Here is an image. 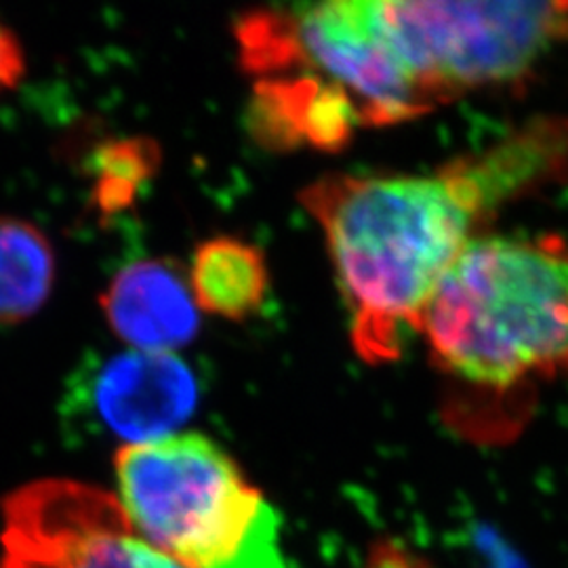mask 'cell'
<instances>
[{
  "instance_id": "1",
  "label": "cell",
  "mask_w": 568,
  "mask_h": 568,
  "mask_svg": "<svg viewBox=\"0 0 568 568\" xmlns=\"http://www.w3.org/2000/svg\"><path fill=\"white\" fill-rule=\"evenodd\" d=\"M523 190L501 145L432 175L335 173L302 190L305 211L323 227L363 361L382 365L403 354L474 227Z\"/></svg>"
},
{
  "instance_id": "2",
  "label": "cell",
  "mask_w": 568,
  "mask_h": 568,
  "mask_svg": "<svg viewBox=\"0 0 568 568\" xmlns=\"http://www.w3.org/2000/svg\"><path fill=\"white\" fill-rule=\"evenodd\" d=\"M434 361L474 386L568 371V248L556 239H474L427 304Z\"/></svg>"
},
{
  "instance_id": "3",
  "label": "cell",
  "mask_w": 568,
  "mask_h": 568,
  "mask_svg": "<svg viewBox=\"0 0 568 568\" xmlns=\"http://www.w3.org/2000/svg\"><path fill=\"white\" fill-rule=\"evenodd\" d=\"M114 474L131 523L185 568H230L278 530L264 493L203 434L122 445Z\"/></svg>"
},
{
  "instance_id": "4",
  "label": "cell",
  "mask_w": 568,
  "mask_h": 568,
  "mask_svg": "<svg viewBox=\"0 0 568 568\" xmlns=\"http://www.w3.org/2000/svg\"><path fill=\"white\" fill-rule=\"evenodd\" d=\"M236 41L253 77L316 74L356 103L365 126L410 121L436 108L389 39L382 0L255 11L236 23Z\"/></svg>"
},
{
  "instance_id": "5",
  "label": "cell",
  "mask_w": 568,
  "mask_h": 568,
  "mask_svg": "<svg viewBox=\"0 0 568 568\" xmlns=\"http://www.w3.org/2000/svg\"><path fill=\"white\" fill-rule=\"evenodd\" d=\"M387 32L432 103L518 81L568 37V2L382 0Z\"/></svg>"
},
{
  "instance_id": "6",
  "label": "cell",
  "mask_w": 568,
  "mask_h": 568,
  "mask_svg": "<svg viewBox=\"0 0 568 568\" xmlns=\"http://www.w3.org/2000/svg\"><path fill=\"white\" fill-rule=\"evenodd\" d=\"M0 568H185L154 548L116 495L41 478L2 501Z\"/></svg>"
},
{
  "instance_id": "7",
  "label": "cell",
  "mask_w": 568,
  "mask_h": 568,
  "mask_svg": "<svg viewBox=\"0 0 568 568\" xmlns=\"http://www.w3.org/2000/svg\"><path fill=\"white\" fill-rule=\"evenodd\" d=\"M201 384L175 354L126 349L82 366L70 403L87 422L126 445L178 434L196 413Z\"/></svg>"
},
{
  "instance_id": "8",
  "label": "cell",
  "mask_w": 568,
  "mask_h": 568,
  "mask_svg": "<svg viewBox=\"0 0 568 568\" xmlns=\"http://www.w3.org/2000/svg\"><path fill=\"white\" fill-rule=\"evenodd\" d=\"M105 323L129 349L175 354L201 331V307L171 260L124 265L100 297Z\"/></svg>"
},
{
  "instance_id": "9",
  "label": "cell",
  "mask_w": 568,
  "mask_h": 568,
  "mask_svg": "<svg viewBox=\"0 0 568 568\" xmlns=\"http://www.w3.org/2000/svg\"><path fill=\"white\" fill-rule=\"evenodd\" d=\"M358 126L365 121L356 103L316 74L293 70L257 79L253 87L248 129L270 150L337 152Z\"/></svg>"
},
{
  "instance_id": "10",
  "label": "cell",
  "mask_w": 568,
  "mask_h": 568,
  "mask_svg": "<svg viewBox=\"0 0 568 568\" xmlns=\"http://www.w3.org/2000/svg\"><path fill=\"white\" fill-rule=\"evenodd\" d=\"M187 281L199 307L225 321L257 314L270 293L264 253L234 236L204 241L192 257Z\"/></svg>"
},
{
  "instance_id": "11",
  "label": "cell",
  "mask_w": 568,
  "mask_h": 568,
  "mask_svg": "<svg viewBox=\"0 0 568 568\" xmlns=\"http://www.w3.org/2000/svg\"><path fill=\"white\" fill-rule=\"evenodd\" d=\"M55 251L41 227L0 215V326L32 318L55 284Z\"/></svg>"
},
{
  "instance_id": "12",
  "label": "cell",
  "mask_w": 568,
  "mask_h": 568,
  "mask_svg": "<svg viewBox=\"0 0 568 568\" xmlns=\"http://www.w3.org/2000/svg\"><path fill=\"white\" fill-rule=\"evenodd\" d=\"M159 161V148L145 138L105 143L95 154L93 201L103 213L129 209L156 173Z\"/></svg>"
},
{
  "instance_id": "13",
  "label": "cell",
  "mask_w": 568,
  "mask_h": 568,
  "mask_svg": "<svg viewBox=\"0 0 568 568\" xmlns=\"http://www.w3.org/2000/svg\"><path fill=\"white\" fill-rule=\"evenodd\" d=\"M26 70L23 49L18 37L0 21V98L11 91Z\"/></svg>"
},
{
  "instance_id": "14",
  "label": "cell",
  "mask_w": 568,
  "mask_h": 568,
  "mask_svg": "<svg viewBox=\"0 0 568 568\" xmlns=\"http://www.w3.org/2000/svg\"><path fill=\"white\" fill-rule=\"evenodd\" d=\"M363 568H432L426 558L413 554L396 541H382L373 546Z\"/></svg>"
}]
</instances>
